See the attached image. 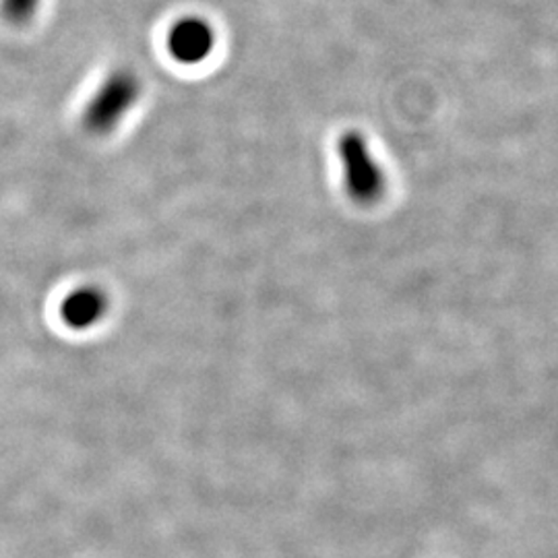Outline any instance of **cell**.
I'll return each mask as SVG.
<instances>
[{
	"label": "cell",
	"instance_id": "7a4b0ae2",
	"mask_svg": "<svg viewBox=\"0 0 558 558\" xmlns=\"http://www.w3.org/2000/svg\"><path fill=\"white\" fill-rule=\"evenodd\" d=\"M341 182L348 197L359 205H373L383 197L387 179L368 141L356 131L343 133L336 145Z\"/></svg>",
	"mask_w": 558,
	"mask_h": 558
},
{
	"label": "cell",
	"instance_id": "5b68a950",
	"mask_svg": "<svg viewBox=\"0 0 558 558\" xmlns=\"http://www.w3.org/2000/svg\"><path fill=\"white\" fill-rule=\"evenodd\" d=\"M40 0H0V15L11 25H27L36 17Z\"/></svg>",
	"mask_w": 558,
	"mask_h": 558
},
{
	"label": "cell",
	"instance_id": "3957f363",
	"mask_svg": "<svg viewBox=\"0 0 558 558\" xmlns=\"http://www.w3.org/2000/svg\"><path fill=\"white\" fill-rule=\"evenodd\" d=\"M216 44H218V36L214 25L197 15L174 21L166 36V48L170 57L186 66L201 64L209 59L216 50Z\"/></svg>",
	"mask_w": 558,
	"mask_h": 558
},
{
	"label": "cell",
	"instance_id": "277c9868",
	"mask_svg": "<svg viewBox=\"0 0 558 558\" xmlns=\"http://www.w3.org/2000/svg\"><path fill=\"white\" fill-rule=\"evenodd\" d=\"M110 311V299L100 286L85 283L60 302V319L73 331L94 329Z\"/></svg>",
	"mask_w": 558,
	"mask_h": 558
},
{
	"label": "cell",
	"instance_id": "6da1fadb",
	"mask_svg": "<svg viewBox=\"0 0 558 558\" xmlns=\"http://www.w3.org/2000/svg\"><path fill=\"white\" fill-rule=\"evenodd\" d=\"M140 98L141 81L135 73L126 69L110 73L83 108L81 120L85 131L96 137L114 133Z\"/></svg>",
	"mask_w": 558,
	"mask_h": 558
}]
</instances>
